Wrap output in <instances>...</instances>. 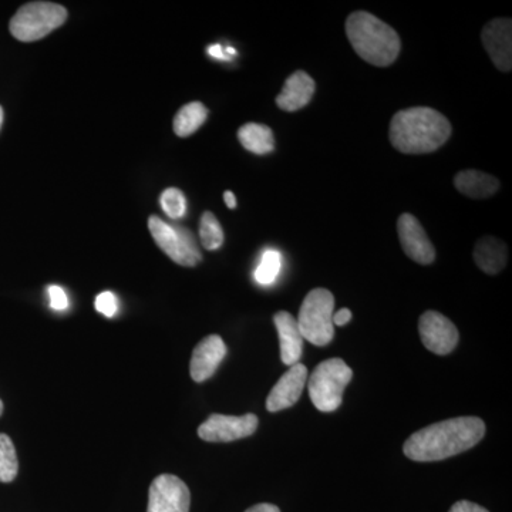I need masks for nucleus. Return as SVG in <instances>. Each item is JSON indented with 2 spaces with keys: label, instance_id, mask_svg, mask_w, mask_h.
Segmentation results:
<instances>
[{
  "label": "nucleus",
  "instance_id": "1",
  "mask_svg": "<svg viewBox=\"0 0 512 512\" xmlns=\"http://www.w3.org/2000/svg\"><path fill=\"white\" fill-rule=\"evenodd\" d=\"M484 421L478 417H456L424 427L404 443L403 451L419 463L446 460L464 453L483 440Z\"/></svg>",
  "mask_w": 512,
  "mask_h": 512
},
{
  "label": "nucleus",
  "instance_id": "2",
  "mask_svg": "<svg viewBox=\"0 0 512 512\" xmlns=\"http://www.w3.org/2000/svg\"><path fill=\"white\" fill-rule=\"evenodd\" d=\"M450 136V121L430 107L399 111L390 123V143L403 154L433 153L444 146Z\"/></svg>",
  "mask_w": 512,
  "mask_h": 512
},
{
  "label": "nucleus",
  "instance_id": "3",
  "mask_svg": "<svg viewBox=\"0 0 512 512\" xmlns=\"http://www.w3.org/2000/svg\"><path fill=\"white\" fill-rule=\"evenodd\" d=\"M346 35L357 55L377 67L396 62L400 37L392 26L367 12H355L346 20Z\"/></svg>",
  "mask_w": 512,
  "mask_h": 512
},
{
  "label": "nucleus",
  "instance_id": "4",
  "mask_svg": "<svg viewBox=\"0 0 512 512\" xmlns=\"http://www.w3.org/2000/svg\"><path fill=\"white\" fill-rule=\"evenodd\" d=\"M352 369L342 359H328L315 367L309 377V397L320 412H335L342 404L343 392L352 380Z\"/></svg>",
  "mask_w": 512,
  "mask_h": 512
},
{
  "label": "nucleus",
  "instance_id": "5",
  "mask_svg": "<svg viewBox=\"0 0 512 512\" xmlns=\"http://www.w3.org/2000/svg\"><path fill=\"white\" fill-rule=\"evenodd\" d=\"M333 313H335V298L332 292L323 288L309 292L302 303L299 318L296 319L303 339L319 348L329 345L335 336Z\"/></svg>",
  "mask_w": 512,
  "mask_h": 512
},
{
  "label": "nucleus",
  "instance_id": "6",
  "mask_svg": "<svg viewBox=\"0 0 512 512\" xmlns=\"http://www.w3.org/2000/svg\"><path fill=\"white\" fill-rule=\"evenodd\" d=\"M67 10L52 2H30L23 5L10 20V33L19 42H36L60 28Z\"/></svg>",
  "mask_w": 512,
  "mask_h": 512
},
{
  "label": "nucleus",
  "instance_id": "7",
  "mask_svg": "<svg viewBox=\"0 0 512 512\" xmlns=\"http://www.w3.org/2000/svg\"><path fill=\"white\" fill-rule=\"evenodd\" d=\"M148 229L158 248L170 256L175 264L191 268L202 261L200 247L190 229L168 224L157 215L148 218Z\"/></svg>",
  "mask_w": 512,
  "mask_h": 512
},
{
  "label": "nucleus",
  "instance_id": "8",
  "mask_svg": "<svg viewBox=\"0 0 512 512\" xmlns=\"http://www.w3.org/2000/svg\"><path fill=\"white\" fill-rule=\"evenodd\" d=\"M258 429V417L249 413L245 416H224L211 414L198 427V436L208 443H231L252 436Z\"/></svg>",
  "mask_w": 512,
  "mask_h": 512
},
{
  "label": "nucleus",
  "instance_id": "9",
  "mask_svg": "<svg viewBox=\"0 0 512 512\" xmlns=\"http://www.w3.org/2000/svg\"><path fill=\"white\" fill-rule=\"evenodd\" d=\"M191 494L181 478L161 474L150 485L147 512H188Z\"/></svg>",
  "mask_w": 512,
  "mask_h": 512
},
{
  "label": "nucleus",
  "instance_id": "10",
  "mask_svg": "<svg viewBox=\"0 0 512 512\" xmlns=\"http://www.w3.org/2000/svg\"><path fill=\"white\" fill-rule=\"evenodd\" d=\"M421 342L436 355H448L456 349L458 330L454 323L439 312H424L419 320Z\"/></svg>",
  "mask_w": 512,
  "mask_h": 512
},
{
  "label": "nucleus",
  "instance_id": "11",
  "mask_svg": "<svg viewBox=\"0 0 512 512\" xmlns=\"http://www.w3.org/2000/svg\"><path fill=\"white\" fill-rule=\"evenodd\" d=\"M397 232L403 251L410 259L421 265L433 264L436 249L416 217L412 214H403L397 222Z\"/></svg>",
  "mask_w": 512,
  "mask_h": 512
},
{
  "label": "nucleus",
  "instance_id": "12",
  "mask_svg": "<svg viewBox=\"0 0 512 512\" xmlns=\"http://www.w3.org/2000/svg\"><path fill=\"white\" fill-rule=\"evenodd\" d=\"M481 39L495 67L501 72H511L512 20L507 18L491 20L484 26Z\"/></svg>",
  "mask_w": 512,
  "mask_h": 512
},
{
  "label": "nucleus",
  "instance_id": "13",
  "mask_svg": "<svg viewBox=\"0 0 512 512\" xmlns=\"http://www.w3.org/2000/svg\"><path fill=\"white\" fill-rule=\"evenodd\" d=\"M308 382V369L302 363H296L289 367L281 379L276 382L274 389L266 399V409L269 412H281L289 409L301 399L305 384Z\"/></svg>",
  "mask_w": 512,
  "mask_h": 512
},
{
  "label": "nucleus",
  "instance_id": "14",
  "mask_svg": "<svg viewBox=\"0 0 512 512\" xmlns=\"http://www.w3.org/2000/svg\"><path fill=\"white\" fill-rule=\"evenodd\" d=\"M227 356V345L221 336L211 335L202 339L192 352L190 372L194 382L202 383L217 372Z\"/></svg>",
  "mask_w": 512,
  "mask_h": 512
},
{
  "label": "nucleus",
  "instance_id": "15",
  "mask_svg": "<svg viewBox=\"0 0 512 512\" xmlns=\"http://www.w3.org/2000/svg\"><path fill=\"white\" fill-rule=\"evenodd\" d=\"M316 84L308 73L295 72L286 79L284 89L276 97V104L284 111H298L311 103L315 94Z\"/></svg>",
  "mask_w": 512,
  "mask_h": 512
},
{
  "label": "nucleus",
  "instance_id": "16",
  "mask_svg": "<svg viewBox=\"0 0 512 512\" xmlns=\"http://www.w3.org/2000/svg\"><path fill=\"white\" fill-rule=\"evenodd\" d=\"M279 342H281V359L286 366L299 363L303 353V336L299 330L298 320L289 312H278L274 316Z\"/></svg>",
  "mask_w": 512,
  "mask_h": 512
},
{
  "label": "nucleus",
  "instance_id": "17",
  "mask_svg": "<svg viewBox=\"0 0 512 512\" xmlns=\"http://www.w3.org/2000/svg\"><path fill=\"white\" fill-rule=\"evenodd\" d=\"M507 254V245L501 239L484 237L474 249V261L485 274L497 275L507 265Z\"/></svg>",
  "mask_w": 512,
  "mask_h": 512
},
{
  "label": "nucleus",
  "instance_id": "18",
  "mask_svg": "<svg viewBox=\"0 0 512 512\" xmlns=\"http://www.w3.org/2000/svg\"><path fill=\"white\" fill-rule=\"evenodd\" d=\"M454 185L461 194L474 198V200H484V198L491 197L500 188L497 178L476 170L458 173L454 178Z\"/></svg>",
  "mask_w": 512,
  "mask_h": 512
},
{
  "label": "nucleus",
  "instance_id": "19",
  "mask_svg": "<svg viewBox=\"0 0 512 512\" xmlns=\"http://www.w3.org/2000/svg\"><path fill=\"white\" fill-rule=\"evenodd\" d=\"M238 138L245 150L258 154V156H265L275 150L274 133L264 124H245L239 128Z\"/></svg>",
  "mask_w": 512,
  "mask_h": 512
},
{
  "label": "nucleus",
  "instance_id": "20",
  "mask_svg": "<svg viewBox=\"0 0 512 512\" xmlns=\"http://www.w3.org/2000/svg\"><path fill=\"white\" fill-rule=\"evenodd\" d=\"M208 117V109L200 101H192L185 104L174 117V133L178 137L192 136L205 123Z\"/></svg>",
  "mask_w": 512,
  "mask_h": 512
},
{
  "label": "nucleus",
  "instance_id": "21",
  "mask_svg": "<svg viewBox=\"0 0 512 512\" xmlns=\"http://www.w3.org/2000/svg\"><path fill=\"white\" fill-rule=\"evenodd\" d=\"M282 269L281 252L275 249H266L261 261L256 266L254 278L259 285H272L278 279Z\"/></svg>",
  "mask_w": 512,
  "mask_h": 512
},
{
  "label": "nucleus",
  "instance_id": "22",
  "mask_svg": "<svg viewBox=\"0 0 512 512\" xmlns=\"http://www.w3.org/2000/svg\"><path fill=\"white\" fill-rule=\"evenodd\" d=\"M200 239L202 247L208 251H217L224 244V231L220 221L210 211L202 214L200 222Z\"/></svg>",
  "mask_w": 512,
  "mask_h": 512
},
{
  "label": "nucleus",
  "instance_id": "23",
  "mask_svg": "<svg viewBox=\"0 0 512 512\" xmlns=\"http://www.w3.org/2000/svg\"><path fill=\"white\" fill-rule=\"evenodd\" d=\"M18 471L15 446L9 436L0 433V483H12L18 476Z\"/></svg>",
  "mask_w": 512,
  "mask_h": 512
},
{
  "label": "nucleus",
  "instance_id": "24",
  "mask_svg": "<svg viewBox=\"0 0 512 512\" xmlns=\"http://www.w3.org/2000/svg\"><path fill=\"white\" fill-rule=\"evenodd\" d=\"M160 204L171 220H181L187 214V200H185L184 192L178 188L171 187L163 191Z\"/></svg>",
  "mask_w": 512,
  "mask_h": 512
},
{
  "label": "nucleus",
  "instance_id": "25",
  "mask_svg": "<svg viewBox=\"0 0 512 512\" xmlns=\"http://www.w3.org/2000/svg\"><path fill=\"white\" fill-rule=\"evenodd\" d=\"M94 305H96L97 312H100L101 315L107 316V318H113L117 311H119V301H117V296L110 291L101 292L100 295L97 296L96 303H94Z\"/></svg>",
  "mask_w": 512,
  "mask_h": 512
},
{
  "label": "nucleus",
  "instance_id": "26",
  "mask_svg": "<svg viewBox=\"0 0 512 512\" xmlns=\"http://www.w3.org/2000/svg\"><path fill=\"white\" fill-rule=\"evenodd\" d=\"M47 295H49L50 308L53 311L63 312L69 308V298L60 286L50 285L47 288Z\"/></svg>",
  "mask_w": 512,
  "mask_h": 512
},
{
  "label": "nucleus",
  "instance_id": "27",
  "mask_svg": "<svg viewBox=\"0 0 512 512\" xmlns=\"http://www.w3.org/2000/svg\"><path fill=\"white\" fill-rule=\"evenodd\" d=\"M450 512H488L485 508L480 507V505L476 503H471V501H458V503L454 504L451 507Z\"/></svg>",
  "mask_w": 512,
  "mask_h": 512
},
{
  "label": "nucleus",
  "instance_id": "28",
  "mask_svg": "<svg viewBox=\"0 0 512 512\" xmlns=\"http://www.w3.org/2000/svg\"><path fill=\"white\" fill-rule=\"evenodd\" d=\"M352 320V312L350 309H340V311L333 313V325L345 326Z\"/></svg>",
  "mask_w": 512,
  "mask_h": 512
},
{
  "label": "nucleus",
  "instance_id": "29",
  "mask_svg": "<svg viewBox=\"0 0 512 512\" xmlns=\"http://www.w3.org/2000/svg\"><path fill=\"white\" fill-rule=\"evenodd\" d=\"M208 55L218 60H229L227 53L224 52L221 45H212L207 49Z\"/></svg>",
  "mask_w": 512,
  "mask_h": 512
},
{
  "label": "nucleus",
  "instance_id": "30",
  "mask_svg": "<svg viewBox=\"0 0 512 512\" xmlns=\"http://www.w3.org/2000/svg\"><path fill=\"white\" fill-rule=\"evenodd\" d=\"M245 512H281V510L274 504H258Z\"/></svg>",
  "mask_w": 512,
  "mask_h": 512
},
{
  "label": "nucleus",
  "instance_id": "31",
  "mask_svg": "<svg viewBox=\"0 0 512 512\" xmlns=\"http://www.w3.org/2000/svg\"><path fill=\"white\" fill-rule=\"evenodd\" d=\"M224 200H225V204H227V207L231 208V210H234V208H237V198H235L234 192L225 191Z\"/></svg>",
  "mask_w": 512,
  "mask_h": 512
},
{
  "label": "nucleus",
  "instance_id": "32",
  "mask_svg": "<svg viewBox=\"0 0 512 512\" xmlns=\"http://www.w3.org/2000/svg\"><path fill=\"white\" fill-rule=\"evenodd\" d=\"M2 124H3V109H2V107H0V128H2Z\"/></svg>",
  "mask_w": 512,
  "mask_h": 512
},
{
  "label": "nucleus",
  "instance_id": "33",
  "mask_svg": "<svg viewBox=\"0 0 512 512\" xmlns=\"http://www.w3.org/2000/svg\"><path fill=\"white\" fill-rule=\"evenodd\" d=\"M3 413V403L2 400H0V416H2Z\"/></svg>",
  "mask_w": 512,
  "mask_h": 512
}]
</instances>
